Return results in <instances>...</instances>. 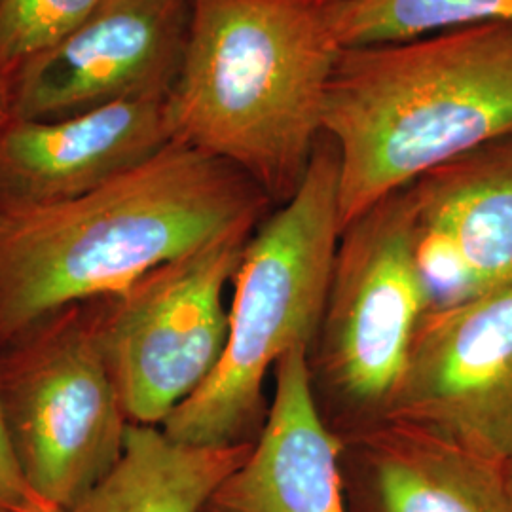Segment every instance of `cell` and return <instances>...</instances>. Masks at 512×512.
<instances>
[{
  "mask_svg": "<svg viewBox=\"0 0 512 512\" xmlns=\"http://www.w3.org/2000/svg\"><path fill=\"white\" fill-rule=\"evenodd\" d=\"M0 410L23 475L54 509H76L116 467L131 423L90 302L54 311L0 346Z\"/></svg>",
  "mask_w": 512,
  "mask_h": 512,
  "instance_id": "6",
  "label": "cell"
},
{
  "mask_svg": "<svg viewBox=\"0 0 512 512\" xmlns=\"http://www.w3.org/2000/svg\"><path fill=\"white\" fill-rule=\"evenodd\" d=\"M275 393L249 456L202 512H348L342 437L321 416L308 348L275 365Z\"/></svg>",
  "mask_w": 512,
  "mask_h": 512,
  "instance_id": "12",
  "label": "cell"
},
{
  "mask_svg": "<svg viewBox=\"0 0 512 512\" xmlns=\"http://www.w3.org/2000/svg\"><path fill=\"white\" fill-rule=\"evenodd\" d=\"M48 512H67V511H61V509H55V511H48Z\"/></svg>",
  "mask_w": 512,
  "mask_h": 512,
  "instance_id": "19",
  "label": "cell"
},
{
  "mask_svg": "<svg viewBox=\"0 0 512 512\" xmlns=\"http://www.w3.org/2000/svg\"><path fill=\"white\" fill-rule=\"evenodd\" d=\"M55 511L23 475L0 410V512Z\"/></svg>",
  "mask_w": 512,
  "mask_h": 512,
  "instance_id": "17",
  "label": "cell"
},
{
  "mask_svg": "<svg viewBox=\"0 0 512 512\" xmlns=\"http://www.w3.org/2000/svg\"><path fill=\"white\" fill-rule=\"evenodd\" d=\"M340 156L327 133L291 200L247 241L232 279L228 340L209 380L162 423L190 446L255 442L266 420L268 372L317 334L342 236Z\"/></svg>",
  "mask_w": 512,
  "mask_h": 512,
  "instance_id": "4",
  "label": "cell"
},
{
  "mask_svg": "<svg viewBox=\"0 0 512 512\" xmlns=\"http://www.w3.org/2000/svg\"><path fill=\"white\" fill-rule=\"evenodd\" d=\"M342 442L348 512H512L509 463L393 421Z\"/></svg>",
  "mask_w": 512,
  "mask_h": 512,
  "instance_id": "13",
  "label": "cell"
},
{
  "mask_svg": "<svg viewBox=\"0 0 512 512\" xmlns=\"http://www.w3.org/2000/svg\"><path fill=\"white\" fill-rule=\"evenodd\" d=\"M509 467H511V475H512V463H509Z\"/></svg>",
  "mask_w": 512,
  "mask_h": 512,
  "instance_id": "20",
  "label": "cell"
},
{
  "mask_svg": "<svg viewBox=\"0 0 512 512\" xmlns=\"http://www.w3.org/2000/svg\"><path fill=\"white\" fill-rule=\"evenodd\" d=\"M251 448L253 442L190 446L162 427L131 423L116 467L71 512H202Z\"/></svg>",
  "mask_w": 512,
  "mask_h": 512,
  "instance_id": "14",
  "label": "cell"
},
{
  "mask_svg": "<svg viewBox=\"0 0 512 512\" xmlns=\"http://www.w3.org/2000/svg\"><path fill=\"white\" fill-rule=\"evenodd\" d=\"M433 308L512 287V135L406 186Z\"/></svg>",
  "mask_w": 512,
  "mask_h": 512,
  "instance_id": "10",
  "label": "cell"
},
{
  "mask_svg": "<svg viewBox=\"0 0 512 512\" xmlns=\"http://www.w3.org/2000/svg\"><path fill=\"white\" fill-rule=\"evenodd\" d=\"M334 0H192L167 95L171 141L245 171L275 205L291 200L323 135L342 52Z\"/></svg>",
  "mask_w": 512,
  "mask_h": 512,
  "instance_id": "2",
  "label": "cell"
},
{
  "mask_svg": "<svg viewBox=\"0 0 512 512\" xmlns=\"http://www.w3.org/2000/svg\"><path fill=\"white\" fill-rule=\"evenodd\" d=\"M272 205L236 165L171 141L73 200L0 209V346L54 311L120 293L169 260L253 230Z\"/></svg>",
  "mask_w": 512,
  "mask_h": 512,
  "instance_id": "1",
  "label": "cell"
},
{
  "mask_svg": "<svg viewBox=\"0 0 512 512\" xmlns=\"http://www.w3.org/2000/svg\"><path fill=\"white\" fill-rule=\"evenodd\" d=\"M12 118L10 105V73L0 65V126Z\"/></svg>",
  "mask_w": 512,
  "mask_h": 512,
  "instance_id": "18",
  "label": "cell"
},
{
  "mask_svg": "<svg viewBox=\"0 0 512 512\" xmlns=\"http://www.w3.org/2000/svg\"><path fill=\"white\" fill-rule=\"evenodd\" d=\"M433 296L406 188L344 226L317 334L311 389L340 437L385 420Z\"/></svg>",
  "mask_w": 512,
  "mask_h": 512,
  "instance_id": "5",
  "label": "cell"
},
{
  "mask_svg": "<svg viewBox=\"0 0 512 512\" xmlns=\"http://www.w3.org/2000/svg\"><path fill=\"white\" fill-rule=\"evenodd\" d=\"M167 97L114 101L55 120L0 126V209L67 202L171 143Z\"/></svg>",
  "mask_w": 512,
  "mask_h": 512,
  "instance_id": "11",
  "label": "cell"
},
{
  "mask_svg": "<svg viewBox=\"0 0 512 512\" xmlns=\"http://www.w3.org/2000/svg\"><path fill=\"white\" fill-rule=\"evenodd\" d=\"M384 421L512 463V287L423 315Z\"/></svg>",
  "mask_w": 512,
  "mask_h": 512,
  "instance_id": "8",
  "label": "cell"
},
{
  "mask_svg": "<svg viewBox=\"0 0 512 512\" xmlns=\"http://www.w3.org/2000/svg\"><path fill=\"white\" fill-rule=\"evenodd\" d=\"M190 2L101 0L73 33L12 71V118L55 120L167 97L183 61Z\"/></svg>",
  "mask_w": 512,
  "mask_h": 512,
  "instance_id": "9",
  "label": "cell"
},
{
  "mask_svg": "<svg viewBox=\"0 0 512 512\" xmlns=\"http://www.w3.org/2000/svg\"><path fill=\"white\" fill-rule=\"evenodd\" d=\"M253 230L215 239L90 300L95 336L129 423L162 427L202 387L228 340L226 287Z\"/></svg>",
  "mask_w": 512,
  "mask_h": 512,
  "instance_id": "7",
  "label": "cell"
},
{
  "mask_svg": "<svg viewBox=\"0 0 512 512\" xmlns=\"http://www.w3.org/2000/svg\"><path fill=\"white\" fill-rule=\"evenodd\" d=\"M332 19L342 48H355L512 23V0H334Z\"/></svg>",
  "mask_w": 512,
  "mask_h": 512,
  "instance_id": "15",
  "label": "cell"
},
{
  "mask_svg": "<svg viewBox=\"0 0 512 512\" xmlns=\"http://www.w3.org/2000/svg\"><path fill=\"white\" fill-rule=\"evenodd\" d=\"M323 133L340 156L342 226L423 175L509 137L512 23L342 48Z\"/></svg>",
  "mask_w": 512,
  "mask_h": 512,
  "instance_id": "3",
  "label": "cell"
},
{
  "mask_svg": "<svg viewBox=\"0 0 512 512\" xmlns=\"http://www.w3.org/2000/svg\"><path fill=\"white\" fill-rule=\"evenodd\" d=\"M99 4L101 0H0V65L12 74L73 33Z\"/></svg>",
  "mask_w": 512,
  "mask_h": 512,
  "instance_id": "16",
  "label": "cell"
}]
</instances>
